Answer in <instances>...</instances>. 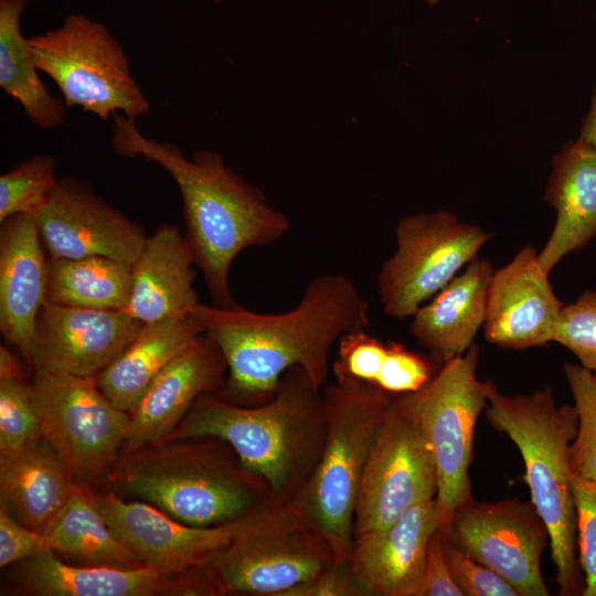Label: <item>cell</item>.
<instances>
[{
	"mask_svg": "<svg viewBox=\"0 0 596 596\" xmlns=\"http://www.w3.org/2000/svg\"><path fill=\"white\" fill-rule=\"evenodd\" d=\"M369 304L340 273L311 278L299 302L280 313H260L240 305L224 308L199 302L192 315L222 351L227 375L215 394L230 403L268 402L283 375L301 366L323 387L332 345L347 332L366 329Z\"/></svg>",
	"mask_w": 596,
	"mask_h": 596,
	"instance_id": "6da1fadb",
	"label": "cell"
},
{
	"mask_svg": "<svg viewBox=\"0 0 596 596\" xmlns=\"http://www.w3.org/2000/svg\"><path fill=\"white\" fill-rule=\"evenodd\" d=\"M111 145L123 157H143L174 180L181 199L184 236L214 306L238 305L230 289V269L245 248L277 242L290 230L286 214L274 209L258 188L214 151L189 159L173 142L145 137L136 119L115 113Z\"/></svg>",
	"mask_w": 596,
	"mask_h": 596,
	"instance_id": "7a4b0ae2",
	"label": "cell"
},
{
	"mask_svg": "<svg viewBox=\"0 0 596 596\" xmlns=\"http://www.w3.org/2000/svg\"><path fill=\"white\" fill-rule=\"evenodd\" d=\"M327 435L322 387L301 366L289 369L266 403L243 406L203 394L164 439L216 437L268 485L278 502H292L320 460Z\"/></svg>",
	"mask_w": 596,
	"mask_h": 596,
	"instance_id": "3957f363",
	"label": "cell"
},
{
	"mask_svg": "<svg viewBox=\"0 0 596 596\" xmlns=\"http://www.w3.org/2000/svg\"><path fill=\"white\" fill-rule=\"evenodd\" d=\"M98 483L203 528L236 522L276 501L267 482L216 437L123 447Z\"/></svg>",
	"mask_w": 596,
	"mask_h": 596,
	"instance_id": "277c9868",
	"label": "cell"
},
{
	"mask_svg": "<svg viewBox=\"0 0 596 596\" xmlns=\"http://www.w3.org/2000/svg\"><path fill=\"white\" fill-rule=\"evenodd\" d=\"M485 411L492 427L508 435L522 455L531 502L550 533L558 594L582 595L570 467V447L578 426L574 405H557L549 386L517 395L496 387Z\"/></svg>",
	"mask_w": 596,
	"mask_h": 596,
	"instance_id": "5b68a950",
	"label": "cell"
},
{
	"mask_svg": "<svg viewBox=\"0 0 596 596\" xmlns=\"http://www.w3.org/2000/svg\"><path fill=\"white\" fill-rule=\"evenodd\" d=\"M324 447L306 487L292 503L330 544L337 563L348 562L361 477L375 436L395 395L353 379L322 387Z\"/></svg>",
	"mask_w": 596,
	"mask_h": 596,
	"instance_id": "8992f818",
	"label": "cell"
},
{
	"mask_svg": "<svg viewBox=\"0 0 596 596\" xmlns=\"http://www.w3.org/2000/svg\"><path fill=\"white\" fill-rule=\"evenodd\" d=\"M334 563L330 544L296 505L275 501L247 517L203 570L216 595L285 596Z\"/></svg>",
	"mask_w": 596,
	"mask_h": 596,
	"instance_id": "52a82bcc",
	"label": "cell"
},
{
	"mask_svg": "<svg viewBox=\"0 0 596 596\" xmlns=\"http://www.w3.org/2000/svg\"><path fill=\"white\" fill-rule=\"evenodd\" d=\"M36 68L57 85L67 107L102 120L115 113L137 119L150 103L132 76L128 56L105 24L70 14L55 29L28 38Z\"/></svg>",
	"mask_w": 596,
	"mask_h": 596,
	"instance_id": "ba28073f",
	"label": "cell"
},
{
	"mask_svg": "<svg viewBox=\"0 0 596 596\" xmlns=\"http://www.w3.org/2000/svg\"><path fill=\"white\" fill-rule=\"evenodd\" d=\"M479 353L473 343L444 363L422 389L398 395L418 421L435 459L440 532L446 531L456 510L472 499L469 468L476 424L497 387L478 377Z\"/></svg>",
	"mask_w": 596,
	"mask_h": 596,
	"instance_id": "9c48e42d",
	"label": "cell"
},
{
	"mask_svg": "<svg viewBox=\"0 0 596 596\" xmlns=\"http://www.w3.org/2000/svg\"><path fill=\"white\" fill-rule=\"evenodd\" d=\"M32 386L42 437L73 481L93 488L121 451L129 413L103 394L96 376L33 373Z\"/></svg>",
	"mask_w": 596,
	"mask_h": 596,
	"instance_id": "30bf717a",
	"label": "cell"
},
{
	"mask_svg": "<svg viewBox=\"0 0 596 596\" xmlns=\"http://www.w3.org/2000/svg\"><path fill=\"white\" fill-rule=\"evenodd\" d=\"M492 237L447 211L411 214L395 228L396 249L381 266L377 291L384 312L405 319L448 285Z\"/></svg>",
	"mask_w": 596,
	"mask_h": 596,
	"instance_id": "8fae6325",
	"label": "cell"
},
{
	"mask_svg": "<svg viewBox=\"0 0 596 596\" xmlns=\"http://www.w3.org/2000/svg\"><path fill=\"white\" fill-rule=\"evenodd\" d=\"M435 459L423 429L395 395L375 436L358 491L353 532L384 529L437 494Z\"/></svg>",
	"mask_w": 596,
	"mask_h": 596,
	"instance_id": "7c38bea8",
	"label": "cell"
},
{
	"mask_svg": "<svg viewBox=\"0 0 596 596\" xmlns=\"http://www.w3.org/2000/svg\"><path fill=\"white\" fill-rule=\"evenodd\" d=\"M443 533L502 576L519 596L550 595L541 572L550 533L531 501L472 498L456 510Z\"/></svg>",
	"mask_w": 596,
	"mask_h": 596,
	"instance_id": "4fadbf2b",
	"label": "cell"
},
{
	"mask_svg": "<svg viewBox=\"0 0 596 596\" xmlns=\"http://www.w3.org/2000/svg\"><path fill=\"white\" fill-rule=\"evenodd\" d=\"M49 257H109L132 266L148 235L145 228L102 199L93 184L63 177L33 215Z\"/></svg>",
	"mask_w": 596,
	"mask_h": 596,
	"instance_id": "5bb4252c",
	"label": "cell"
},
{
	"mask_svg": "<svg viewBox=\"0 0 596 596\" xmlns=\"http://www.w3.org/2000/svg\"><path fill=\"white\" fill-rule=\"evenodd\" d=\"M1 595L216 596V592L203 568L169 574L148 566H78L45 550L10 565L3 575Z\"/></svg>",
	"mask_w": 596,
	"mask_h": 596,
	"instance_id": "9a60e30c",
	"label": "cell"
},
{
	"mask_svg": "<svg viewBox=\"0 0 596 596\" xmlns=\"http://www.w3.org/2000/svg\"><path fill=\"white\" fill-rule=\"evenodd\" d=\"M92 498L109 528L143 566L169 574L203 568L247 519L217 526H193L147 502L126 501L110 491L92 488Z\"/></svg>",
	"mask_w": 596,
	"mask_h": 596,
	"instance_id": "2e32d148",
	"label": "cell"
},
{
	"mask_svg": "<svg viewBox=\"0 0 596 596\" xmlns=\"http://www.w3.org/2000/svg\"><path fill=\"white\" fill-rule=\"evenodd\" d=\"M141 326L124 310L44 302L26 363L33 373L96 376L134 340Z\"/></svg>",
	"mask_w": 596,
	"mask_h": 596,
	"instance_id": "e0dca14e",
	"label": "cell"
},
{
	"mask_svg": "<svg viewBox=\"0 0 596 596\" xmlns=\"http://www.w3.org/2000/svg\"><path fill=\"white\" fill-rule=\"evenodd\" d=\"M564 304L554 294L549 274L528 244L503 267L493 270L482 326L488 342L523 350L554 342Z\"/></svg>",
	"mask_w": 596,
	"mask_h": 596,
	"instance_id": "ac0fdd59",
	"label": "cell"
},
{
	"mask_svg": "<svg viewBox=\"0 0 596 596\" xmlns=\"http://www.w3.org/2000/svg\"><path fill=\"white\" fill-rule=\"evenodd\" d=\"M438 526L434 498L384 529L355 534L348 563L364 595L418 596L428 544Z\"/></svg>",
	"mask_w": 596,
	"mask_h": 596,
	"instance_id": "d6986e66",
	"label": "cell"
},
{
	"mask_svg": "<svg viewBox=\"0 0 596 596\" xmlns=\"http://www.w3.org/2000/svg\"><path fill=\"white\" fill-rule=\"evenodd\" d=\"M227 375V364L217 344L199 336L152 381L129 412L123 447L164 440L203 394H216Z\"/></svg>",
	"mask_w": 596,
	"mask_h": 596,
	"instance_id": "ffe728a7",
	"label": "cell"
},
{
	"mask_svg": "<svg viewBox=\"0 0 596 596\" xmlns=\"http://www.w3.org/2000/svg\"><path fill=\"white\" fill-rule=\"evenodd\" d=\"M45 254L33 215L17 214L0 222V331L24 362L45 302Z\"/></svg>",
	"mask_w": 596,
	"mask_h": 596,
	"instance_id": "44dd1931",
	"label": "cell"
},
{
	"mask_svg": "<svg viewBox=\"0 0 596 596\" xmlns=\"http://www.w3.org/2000/svg\"><path fill=\"white\" fill-rule=\"evenodd\" d=\"M195 260L175 224L163 223L132 265V289L125 312L141 323L191 313L200 302L194 288Z\"/></svg>",
	"mask_w": 596,
	"mask_h": 596,
	"instance_id": "7402d4cb",
	"label": "cell"
},
{
	"mask_svg": "<svg viewBox=\"0 0 596 596\" xmlns=\"http://www.w3.org/2000/svg\"><path fill=\"white\" fill-rule=\"evenodd\" d=\"M492 273L488 259L475 258L411 317L412 336L439 366L475 343L485 322Z\"/></svg>",
	"mask_w": 596,
	"mask_h": 596,
	"instance_id": "603a6c76",
	"label": "cell"
},
{
	"mask_svg": "<svg viewBox=\"0 0 596 596\" xmlns=\"http://www.w3.org/2000/svg\"><path fill=\"white\" fill-rule=\"evenodd\" d=\"M545 201L555 210L552 233L538 253L550 275L561 259L596 236V149L577 139L553 157Z\"/></svg>",
	"mask_w": 596,
	"mask_h": 596,
	"instance_id": "cb8c5ba5",
	"label": "cell"
},
{
	"mask_svg": "<svg viewBox=\"0 0 596 596\" xmlns=\"http://www.w3.org/2000/svg\"><path fill=\"white\" fill-rule=\"evenodd\" d=\"M202 333L192 313L142 323L134 340L96 375L98 387L129 413L156 376Z\"/></svg>",
	"mask_w": 596,
	"mask_h": 596,
	"instance_id": "d4e9b609",
	"label": "cell"
},
{
	"mask_svg": "<svg viewBox=\"0 0 596 596\" xmlns=\"http://www.w3.org/2000/svg\"><path fill=\"white\" fill-rule=\"evenodd\" d=\"M76 483L43 438L0 458L1 503L24 525L43 533L63 509Z\"/></svg>",
	"mask_w": 596,
	"mask_h": 596,
	"instance_id": "484cf974",
	"label": "cell"
},
{
	"mask_svg": "<svg viewBox=\"0 0 596 596\" xmlns=\"http://www.w3.org/2000/svg\"><path fill=\"white\" fill-rule=\"evenodd\" d=\"M47 547L78 566L142 567L138 557L106 523L92 498V488L77 485L49 528Z\"/></svg>",
	"mask_w": 596,
	"mask_h": 596,
	"instance_id": "4316f807",
	"label": "cell"
},
{
	"mask_svg": "<svg viewBox=\"0 0 596 596\" xmlns=\"http://www.w3.org/2000/svg\"><path fill=\"white\" fill-rule=\"evenodd\" d=\"M29 1L0 0V87L35 126L53 129L64 123L67 106L42 82L28 38L21 32V17Z\"/></svg>",
	"mask_w": 596,
	"mask_h": 596,
	"instance_id": "83f0119b",
	"label": "cell"
},
{
	"mask_svg": "<svg viewBox=\"0 0 596 596\" xmlns=\"http://www.w3.org/2000/svg\"><path fill=\"white\" fill-rule=\"evenodd\" d=\"M132 266L104 256H47L45 302L97 310H125Z\"/></svg>",
	"mask_w": 596,
	"mask_h": 596,
	"instance_id": "f1b7e54d",
	"label": "cell"
},
{
	"mask_svg": "<svg viewBox=\"0 0 596 596\" xmlns=\"http://www.w3.org/2000/svg\"><path fill=\"white\" fill-rule=\"evenodd\" d=\"M60 178L55 160L38 153L0 175V222L17 215H34L53 192Z\"/></svg>",
	"mask_w": 596,
	"mask_h": 596,
	"instance_id": "f546056e",
	"label": "cell"
},
{
	"mask_svg": "<svg viewBox=\"0 0 596 596\" xmlns=\"http://www.w3.org/2000/svg\"><path fill=\"white\" fill-rule=\"evenodd\" d=\"M563 371L578 419L570 447L571 472L596 481V373L568 362Z\"/></svg>",
	"mask_w": 596,
	"mask_h": 596,
	"instance_id": "4dcf8cb0",
	"label": "cell"
},
{
	"mask_svg": "<svg viewBox=\"0 0 596 596\" xmlns=\"http://www.w3.org/2000/svg\"><path fill=\"white\" fill-rule=\"evenodd\" d=\"M41 439L32 380L0 379V458L14 456Z\"/></svg>",
	"mask_w": 596,
	"mask_h": 596,
	"instance_id": "1f68e13d",
	"label": "cell"
},
{
	"mask_svg": "<svg viewBox=\"0 0 596 596\" xmlns=\"http://www.w3.org/2000/svg\"><path fill=\"white\" fill-rule=\"evenodd\" d=\"M554 342L568 349L583 368L596 373V291L586 290L574 302L563 306Z\"/></svg>",
	"mask_w": 596,
	"mask_h": 596,
	"instance_id": "d6a6232c",
	"label": "cell"
},
{
	"mask_svg": "<svg viewBox=\"0 0 596 596\" xmlns=\"http://www.w3.org/2000/svg\"><path fill=\"white\" fill-rule=\"evenodd\" d=\"M387 344L365 329L344 333L338 341L332 363L336 379H353L375 384L386 355Z\"/></svg>",
	"mask_w": 596,
	"mask_h": 596,
	"instance_id": "836d02e7",
	"label": "cell"
},
{
	"mask_svg": "<svg viewBox=\"0 0 596 596\" xmlns=\"http://www.w3.org/2000/svg\"><path fill=\"white\" fill-rule=\"evenodd\" d=\"M386 355L375 386L393 394L413 393L426 385L436 374L439 365L429 356L426 358L407 349L396 341L386 342Z\"/></svg>",
	"mask_w": 596,
	"mask_h": 596,
	"instance_id": "e575fe53",
	"label": "cell"
},
{
	"mask_svg": "<svg viewBox=\"0 0 596 596\" xmlns=\"http://www.w3.org/2000/svg\"><path fill=\"white\" fill-rule=\"evenodd\" d=\"M576 512L578 565L584 572L583 596H596V481L572 477Z\"/></svg>",
	"mask_w": 596,
	"mask_h": 596,
	"instance_id": "d590c367",
	"label": "cell"
},
{
	"mask_svg": "<svg viewBox=\"0 0 596 596\" xmlns=\"http://www.w3.org/2000/svg\"><path fill=\"white\" fill-rule=\"evenodd\" d=\"M443 546L451 577L464 596H519L502 576L475 560L444 533Z\"/></svg>",
	"mask_w": 596,
	"mask_h": 596,
	"instance_id": "8d00e7d4",
	"label": "cell"
},
{
	"mask_svg": "<svg viewBox=\"0 0 596 596\" xmlns=\"http://www.w3.org/2000/svg\"><path fill=\"white\" fill-rule=\"evenodd\" d=\"M45 550H49L45 535L24 525L1 503L0 567H8Z\"/></svg>",
	"mask_w": 596,
	"mask_h": 596,
	"instance_id": "74e56055",
	"label": "cell"
},
{
	"mask_svg": "<svg viewBox=\"0 0 596 596\" xmlns=\"http://www.w3.org/2000/svg\"><path fill=\"white\" fill-rule=\"evenodd\" d=\"M285 596H365L348 562L334 563Z\"/></svg>",
	"mask_w": 596,
	"mask_h": 596,
	"instance_id": "f35d334b",
	"label": "cell"
},
{
	"mask_svg": "<svg viewBox=\"0 0 596 596\" xmlns=\"http://www.w3.org/2000/svg\"><path fill=\"white\" fill-rule=\"evenodd\" d=\"M418 596H464L451 577L439 530L435 531L428 544Z\"/></svg>",
	"mask_w": 596,
	"mask_h": 596,
	"instance_id": "ab89813d",
	"label": "cell"
},
{
	"mask_svg": "<svg viewBox=\"0 0 596 596\" xmlns=\"http://www.w3.org/2000/svg\"><path fill=\"white\" fill-rule=\"evenodd\" d=\"M25 365L28 363L20 361L8 347L4 344L0 345V379L29 381Z\"/></svg>",
	"mask_w": 596,
	"mask_h": 596,
	"instance_id": "60d3db41",
	"label": "cell"
},
{
	"mask_svg": "<svg viewBox=\"0 0 596 596\" xmlns=\"http://www.w3.org/2000/svg\"><path fill=\"white\" fill-rule=\"evenodd\" d=\"M578 139L596 149V91L592 99L590 109L582 124Z\"/></svg>",
	"mask_w": 596,
	"mask_h": 596,
	"instance_id": "b9f144b4",
	"label": "cell"
},
{
	"mask_svg": "<svg viewBox=\"0 0 596 596\" xmlns=\"http://www.w3.org/2000/svg\"><path fill=\"white\" fill-rule=\"evenodd\" d=\"M426 2L429 4V6H435L439 2V0H426Z\"/></svg>",
	"mask_w": 596,
	"mask_h": 596,
	"instance_id": "7bdbcfd3",
	"label": "cell"
}]
</instances>
